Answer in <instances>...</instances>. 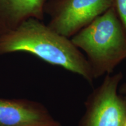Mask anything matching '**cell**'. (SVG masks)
Masks as SVG:
<instances>
[{
	"mask_svg": "<svg viewBox=\"0 0 126 126\" xmlns=\"http://www.w3.org/2000/svg\"><path fill=\"white\" fill-rule=\"evenodd\" d=\"M119 92L122 95H126V81L120 83L119 88Z\"/></svg>",
	"mask_w": 126,
	"mask_h": 126,
	"instance_id": "ba28073f",
	"label": "cell"
},
{
	"mask_svg": "<svg viewBox=\"0 0 126 126\" xmlns=\"http://www.w3.org/2000/svg\"><path fill=\"white\" fill-rule=\"evenodd\" d=\"M47 0H0V37L16 29L25 20H42Z\"/></svg>",
	"mask_w": 126,
	"mask_h": 126,
	"instance_id": "8992f818",
	"label": "cell"
},
{
	"mask_svg": "<svg viewBox=\"0 0 126 126\" xmlns=\"http://www.w3.org/2000/svg\"><path fill=\"white\" fill-rule=\"evenodd\" d=\"M123 74L105 75L101 84L89 94L78 126H123L126 113L124 95L119 88Z\"/></svg>",
	"mask_w": 126,
	"mask_h": 126,
	"instance_id": "3957f363",
	"label": "cell"
},
{
	"mask_svg": "<svg viewBox=\"0 0 126 126\" xmlns=\"http://www.w3.org/2000/svg\"><path fill=\"white\" fill-rule=\"evenodd\" d=\"M0 126H62L40 102L0 97Z\"/></svg>",
	"mask_w": 126,
	"mask_h": 126,
	"instance_id": "5b68a950",
	"label": "cell"
},
{
	"mask_svg": "<svg viewBox=\"0 0 126 126\" xmlns=\"http://www.w3.org/2000/svg\"><path fill=\"white\" fill-rule=\"evenodd\" d=\"M16 52L30 53L51 65L63 68L91 85L94 79L85 56L71 39L37 19L25 20L0 37V55Z\"/></svg>",
	"mask_w": 126,
	"mask_h": 126,
	"instance_id": "6da1fadb",
	"label": "cell"
},
{
	"mask_svg": "<svg viewBox=\"0 0 126 126\" xmlns=\"http://www.w3.org/2000/svg\"><path fill=\"white\" fill-rule=\"evenodd\" d=\"M124 99H125V101H126V95H124ZM123 126H126V117H125V119H124L123 124Z\"/></svg>",
	"mask_w": 126,
	"mask_h": 126,
	"instance_id": "9c48e42d",
	"label": "cell"
},
{
	"mask_svg": "<svg viewBox=\"0 0 126 126\" xmlns=\"http://www.w3.org/2000/svg\"><path fill=\"white\" fill-rule=\"evenodd\" d=\"M111 7L114 9L126 32V0H111Z\"/></svg>",
	"mask_w": 126,
	"mask_h": 126,
	"instance_id": "52a82bcc",
	"label": "cell"
},
{
	"mask_svg": "<svg viewBox=\"0 0 126 126\" xmlns=\"http://www.w3.org/2000/svg\"><path fill=\"white\" fill-rule=\"evenodd\" d=\"M111 0H49L45 12L50 16L48 26L70 39L111 7Z\"/></svg>",
	"mask_w": 126,
	"mask_h": 126,
	"instance_id": "277c9868",
	"label": "cell"
},
{
	"mask_svg": "<svg viewBox=\"0 0 126 126\" xmlns=\"http://www.w3.org/2000/svg\"><path fill=\"white\" fill-rule=\"evenodd\" d=\"M70 39L85 53L94 79L112 74L126 59V32L112 7Z\"/></svg>",
	"mask_w": 126,
	"mask_h": 126,
	"instance_id": "7a4b0ae2",
	"label": "cell"
}]
</instances>
